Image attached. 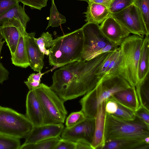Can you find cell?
Here are the masks:
<instances>
[{
	"label": "cell",
	"instance_id": "1",
	"mask_svg": "<svg viewBox=\"0 0 149 149\" xmlns=\"http://www.w3.org/2000/svg\"><path fill=\"white\" fill-rule=\"evenodd\" d=\"M111 52L88 61H76L62 67L54 72L50 88L64 102L85 95L101 79L100 69Z\"/></svg>",
	"mask_w": 149,
	"mask_h": 149
},
{
	"label": "cell",
	"instance_id": "2",
	"mask_svg": "<svg viewBox=\"0 0 149 149\" xmlns=\"http://www.w3.org/2000/svg\"><path fill=\"white\" fill-rule=\"evenodd\" d=\"M143 38L133 34L123 41L119 47L117 58L109 75H118L131 86H136L138 82V62Z\"/></svg>",
	"mask_w": 149,
	"mask_h": 149
},
{
	"label": "cell",
	"instance_id": "3",
	"mask_svg": "<svg viewBox=\"0 0 149 149\" xmlns=\"http://www.w3.org/2000/svg\"><path fill=\"white\" fill-rule=\"evenodd\" d=\"M131 86L120 76L110 74L105 76L80 100L81 110L86 117L95 118L98 107L102 103L115 93Z\"/></svg>",
	"mask_w": 149,
	"mask_h": 149
},
{
	"label": "cell",
	"instance_id": "4",
	"mask_svg": "<svg viewBox=\"0 0 149 149\" xmlns=\"http://www.w3.org/2000/svg\"><path fill=\"white\" fill-rule=\"evenodd\" d=\"M84 36L82 28L58 37L54 40L49 49V65L63 66L79 61L83 47Z\"/></svg>",
	"mask_w": 149,
	"mask_h": 149
},
{
	"label": "cell",
	"instance_id": "5",
	"mask_svg": "<svg viewBox=\"0 0 149 149\" xmlns=\"http://www.w3.org/2000/svg\"><path fill=\"white\" fill-rule=\"evenodd\" d=\"M105 135L106 140L121 139H144L149 137V126L136 116L134 120H128L107 113Z\"/></svg>",
	"mask_w": 149,
	"mask_h": 149
},
{
	"label": "cell",
	"instance_id": "6",
	"mask_svg": "<svg viewBox=\"0 0 149 149\" xmlns=\"http://www.w3.org/2000/svg\"><path fill=\"white\" fill-rule=\"evenodd\" d=\"M33 90L45 113L44 124H63L68 113L64 102L50 87L43 83Z\"/></svg>",
	"mask_w": 149,
	"mask_h": 149
},
{
	"label": "cell",
	"instance_id": "7",
	"mask_svg": "<svg viewBox=\"0 0 149 149\" xmlns=\"http://www.w3.org/2000/svg\"><path fill=\"white\" fill-rule=\"evenodd\" d=\"M33 127L26 115L0 106V134L19 139L25 138Z\"/></svg>",
	"mask_w": 149,
	"mask_h": 149
},
{
	"label": "cell",
	"instance_id": "8",
	"mask_svg": "<svg viewBox=\"0 0 149 149\" xmlns=\"http://www.w3.org/2000/svg\"><path fill=\"white\" fill-rule=\"evenodd\" d=\"M81 28L84 44L80 61H87L96 57L97 53L110 42L102 34L98 24L87 22Z\"/></svg>",
	"mask_w": 149,
	"mask_h": 149
},
{
	"label": "cell",
	"instance_id": "9",
	"mask_svg": "<svg viewBox=\"0 0 149 149\" xmlns=\"http://www.w3.org/2000/svg\"><path fill=\"white\" fill-rule=\"evenodd\" d=\"M111 15L130 34L143 38L149 36L140 11L133 3L123 10Z\"/></svg>",
	"mask_w": 149,
	"mask_h": 149
},
{
	"label": "cell",
	"instance_id": "10",
	"mask_svg": "<svg viewBox=\"0 0 149 149\" xmlns=\"http://www.w3.org/2000/svg\"><path fill=\"white\" fill-rule=\"evenodd\" d=\"M95 125L94 118L86 117L84 120L78 124L64 128L61 138L74 142L82 139L91 142L94 135Z\"/></svg>",
	"mask_w": 149,
	"mask_h": 149
},
{
	"label": "cell",
	"instance_id": "11",
	"mask_svg": "<svg viewBox=\"0 0 149 149\" xmlns=\"http://www.w3.org/2000/svg\"><path fill=\"white\" fill-rule=\"evenodd\" d=\"M63 124H49L33 126L25 137L24 144L59 137L64 129Z\"/></svg>",
	"mask_w": 149,
	"mask_h": 149
},
{
	"label": "cell",
	"instance_id": "12",
	"mask_svg": "<svg viewBox=\"0 0 149 149\" xmlns=\"http://www.w3.org/2000/svg\"><path fill=\"white\" fill-rule=\"evenodd\" d=\"M100 29L106 38L118 47L130 35L122 25L111 15L100 26Z\"/></svg>",
	"mask_w": 149,
	"mask_h": 149
},
{
	"label": "cell",
	"instance_id": "13",
	"mask_svg": "<svg viewBox=\"0 0 149 149\" xmlns=\"http://www.w3.org/2000/svg\"><path fill=\"white\" fill-rule=\"evenodd\" d=\"M26 116L33 126L44 124L45 114L41 103L34 90L28 92L26 100Z\"/></svg>",
	"mask_w": 149,
	"mask_h": 149
},
{
	"label": "cell",
	"instance_id": "14",
	"mask_svg": "<svg viewBox=\"0 0 149 149\" xmlns=\"http://www.w3.org/2000/svg\"><path fill=\"white\" fill-rule=\"evenodd\" d=\"M0 28L1 34L12 56L15 51L21 32L26 30V28L20 21L16 19L5 23Z\"/></svg>",
	"mask_w": 149,
	"mask_h": 149
},
{
	"label": "cell",
	"instance_id": "15",
	"mask_svg": "<svg viewBox=\"0 0 149 149\" xmlns=\"http://www.w3.org/2000/svg\"><path fill=\"white\" fill-rule=\"evenodd\" d=\"M34 32L25 34V44L29 66L34 71L41 72L44 62V54L41 52L35 42Z\"/></svg>",
	"mask_w": 149,
	"mask_h": 149
},
{
	"label": "cell",
	"instance_id": "16",
	"mask_svg": "<svg viewBox=\"0 0 149 149\" xmlns=\"http://www.w3.org/2000/svg\"><path fill=\"white\" fill-rule=\"evenodd\" d=\"M105 104L106 101L99 105L95 118L94 134L91 143L93 149H102L105 143V131L107 114Z\"/></svg>",
	"mask_w": 149,
	"mask_h": 149
},
{
	"label": "cell",
	"instance_id": "17",
	"mask_svg": "<svg viewBox=\"0 0 149 149\" xmlns=\"http://www.w3.org/2000/svg\"><path fill=\"white\" fill-rule=\"evenodd\" d=\"M109 99L113 100L134 112L140 107L134 86H131L118 91Z\"/></svg>",
	"mask_w": 149,
	"mask_h": 149
},
{
	"label": "cell",
	"instance_id": "18",
	"mask_svg": "<svg viewBox=\"0 0 149 149\" xmlns=\"http://www.w3.org/2000/svg\"><path fill=\"white\" fill-rule=\"evenodd\" d=\"M85 14V21L99 25L102 23L110 15L108 7L104 5L89 1Z\"/></svg>",
	"mask_w": 149,
	"mask_h": 149
},
{
	"label": "cell",
	"instance_id": "19",
	"mask_svg": "<svg viewBox=\"0 0 149 149\" xmlns=\"http://www.w3.org/2000/svg\"><path fill=\"white\" fill-rule=\"evenodd\" d=\"M144 139H121L106 140L102 149H148Z\"/></svg>",
	"mask_w": 149,
	"mask_h": 149
},
{
	"label": "cell",
	"instance_id": "20",
	"mask_svg": "<svg viewBox=\"0 0 149 149\" xmlns=\"http://www.w3.org/2000/svg\"><path fill=\"white\" fill-rule=\"evenodd\" d=\"M149 38L148 36L144 38L141 49L137 70L138 83L143 80L149 73Z\"/></svg>",
	"mask_w": 149,
	"mask_h": 149
},
{
	"label": "cell",
	"instance_id": "21",
	"mask_svg": "<svg viewBox=\"0 0 149 149\" xmlns=\"http://www.w3.org/2000/svg\"><path fill=\"white\" fill-rule=\"evenodd\" d=\"M26 32V30L21 32L15 51L11 58L13 64L24 68L29 66L25 38Z\"/></svg>",
	"mask_w": 149,
	"mask_h": 149
},
{
	"label": "cell",
	"instance_id": "22",
	"mask_svg": "<svg viewBox=\"0 0 149 149\" xmlns=\"http://www.w3.org/2000/svg\"><path fill=\"white\" fill-rule=\"evenodd\" d=\"M24 6H22L19 5V3L0 16V28L4 23L15 19L20 21L26 28L27 23L30 20V18L25 12Z\"/></svg>",
	"mask_w": 149,
	"mask_h": 149
},
{
	"label": "cell",
	"instance_id": "23",
	"mask_svg": "<svg viewBox=\"0 0 149 149\" xmlns=\"http://www.w3.org/2000/svg\"><path fill=\"white\" fill-rule=\"evenodd\" d=\"M140 106L149 110V73L141 82L135 86Z\"/></svg>",
	"mask_w": 149,
	"mask_h": 149
},
{
	"label": "cell",
	"instance_id": "24",
	"mask_svg": "<svg viewBox=\"0 0 149 149\" xmlns=\"http://www.w3.org/2000/svg\"><path fill=\"white\" fill-rule=\"evenodd\" d=\"M61 138H54L35 143L21 145L19 149H55Z\"/></svg>",
	"mask_w": 149,
	"mask_h": 149
},
{
	"label": "cell",
	"instance_id": "25",
	"mask_svg": "<svg viewBox=\"0 0 149 149\" xmlns=\"http://www.w3.org/2000/svg\"><path fill=\"white\" fill-rule=\"evenodd\" d=\"M34 40L41 52L44 55L48 56L50 53L49 49L53 43L52 35L48 32H43L40 37L34 38Z\"/></svg>",
	"mask_w": 149,
	"mask_h": 149
},
{
	"label": "cell",
	"instance_id": "26",
	"mask_svg": "<svg viewBox=\"0 0 149 149\" xmlns=\"http://www.w3.org/2000/svg\"><path fill=\"white\" fill-rule=\"evenodd\" d=\"M52 2L49 22L46 29L50 26L53 27H58L66 22L65 17L58 11L54 0H52Z\"/></svg>",
	"mask_w": 149,
	"mask_h": 149
},
{
	"label": "cell",
	"instance_id": "27",
	"mask_svg": "<svg viewBox=\"0 0 149 149\" xmlns=\"http://www.w3.org/2000/svg\"><path fill=\"white\" fill-rule=\"evenodd\" d=\"M133 3L139 9L149 33V0H134Z\"/></svg>",
	"mask_w": 149,
	"mask_h": 149
},
{
	"label": "cell",
	"instance_id": "28",
	"mask_svg": "<svg viewBox=\"0 0 149 149\" xmlns=\"http://www.w3.org/2000/svg\"><path fill=\"white\" fill-rule=\"evenodd\" d=\"M19 139L0 134V149H19Z\"/></svg>",
	"mask_w": 149,
	"mask_h": 149
},
{
	"label": "cell",
	"instance_id": "29",
	"mask_svg": "<svg viewBox=\"0 0 149 149\" xmlns=\"http://www.w3.org/2000/svg\"><path fill=\"white\" fill-rule=\"evenodd\" d=\"M117 103V110L112 115L117 118L126 120H133L135 119L136 116L134 111L118 103Z\"/></svg>",
	"mask_w": 149,
	"mask_h": 149
},
{
	"label": "cell",
	"instance_id": "30",
	"mask_svg": "<svg viewBox=\"0 0 149 149\" xmlns=\"http://www.w3.org/2000/svg\"><path fill=\"white\" fill-rule=\"evenodd\" d=\"M134 0H112L108 7L111 14L118 12L133 3Z\"/></svg>",
	"mask_w": 149,
	"mask_h": 149
},
{
	"label": "cell",
	"instance_id": "31",
	"mask_svg": "<svg viewBox=\"0 0 149 149\" xmlns=\"http://www.w3.org/2000/svg\"><path fill=\"white\" fill-rule=\"evenodd\" d=\"M86 118V117L81 110L72 113L66 119V127L69 128L73 126L84 121Z\"/></svg>",
	"mask_w": 149,
	"mask_h": 149
},
{
	"label": "cell",
	"instance_id": "32",
	"mask_svg": "<svg viewBox=\"0 0 149 149\" xmlns=\"http://www.w3.org/2000/svg\"><path fill=\"white\" fill-rule=\"evenodd\" d=\"M24 5L29 6L31 8L40 10L47 6L48 0H18Z\"/></svg>",
	"mask_w": 149,
	"mask_h": 149
},
{
	"label": "cell",
	"instance_id": "33",
	"mask_svg": "<svg viewBox=\"0 0 149 149\" xmlns=\"http://www.w3.org/2000/svg\"><path fill=\"white\" fill-rule=\"evenodd\" d=\"M19 3L18 0H0V16Z\"/></svg>",
	"mask_w": 149,
	"mask_h": 149
},
{
	"label": "cell",
	"instance_id": "34",
	"mask_svg": "<svg viewBox=\"0 0 149 149\" xmlns=\"http://www.w3.org/2000/svg\"><path fill=\"white\" fill-rule=\"evenodd\" d=\"M135 113L136 116L149 126V110L140 106L139 108L135 111Z\"/></svg>",
	"mask_w": 149,
	"mask_h": 149
},
{
	"label": "cell",
	"instance_id": "35",
	"mask_svg": "<svg viewBox=\"0 0 149 149\" xmlns=\"http://www.w3.org/2000/svg\"><path fill=\"white\" fill-rule=\"evenodd\" d=\"M76 142L61 138L55 149H76Z\"/></svg>",
	"mask_w": 149,
	"mask_h": 149
},
{
	"label": "cell",
	"instance_id": "36",
	"mask_svg": "<svg viewBox=\"0 0 149 149\" xmlns=\"http://www.w3.org/2000/svg\"><path fill=\"white\" fill-rule=\"evenodd\" d=\"M118 104L115 101L109 99L106 101L105 109L107 113L113 115L116 111Z\"/></svg>",
	"mask_w": 149,
	"mask_h": 149
},
{
	"label": "cell",
	"instance_id": "37",
	"mask_svg": "<svg viewBox=\"0 0 149 149\" xmlns=\"http://www.w3.org/2000/svg\"><path fill=\"white\" fill-rule=\"evenodd\" d=\"M76 143V149H93L91 143L85 139L79 140Z\"/></svg>",
	"mask_w": 149,
	"mask_h": 149
},
{
	"label": "cell",
	"instance_id": "38",
	"mask_svg": "<svg viewBox=\"0 0 149 149\" xmlns=\"http://www.w3.org/2000/svg\"><path fill=\"white\" fill-rule=\"evenodd\" d=\"M9 72L1 63H0V84L8 79Z\"/></svg>",
	"mask_w": 149,
	"mask_h": 149
},
{
	"label": "cell",
	"instance_id": "39",
	"mask_svg": "<svg viewBox=\"0 0 149 149\" xmlns=\"http://www.w3.org/2000/svg\"><path fill=\"white\" fill-rule=\"evenodd\" d=\"M44 74L41 72H38L37 74L32 73L31 74L27 79V81L30 82L38 81L40 82L41 78Z\"/></svg>",
	"mask_w": 149,
	"mask_h": 149
},
{
	"label": "cell",
	"instance_id": "40",
	"mask_svg": "<svg viewBox=\"0 0 149 149\" xmlns=\"http://www.w3.org/2000/svg\"><path fill=\"white\" fill-rule=\"evenodd\" d=\"M24 83L29 90H33L38 87L40 84V82L38 81L30 82L27 81H25Z\"/></svg>",
	"mask_w": 149,
	"mask_h": 149
},
{
	"label": "cell",
	"instance_id": "41",
	"mask_svg": "<svg viewBox=\"0 0 149 149\" xmlns=\"http://www.w3.org/2000/svg\"><path fill=\"white\" fill-rule=\"evenodd\" d=\"M112 0H90L89 1L104 5L108 7Z\"/></svg>",
	"mask_w": 149,
	"mask_h": 149
},
{
	"label": "cell",
	"instance_id": "42",
	"mask_svg": "<svg viewBox=\"0 0 149 149\" xmlns=\"http://www.w3.org/2000/svg\"><path fill=\"white\" fill-rule=\"evenodd\" d=\"M145 142L148 144H149V137H147L144 139Z\"/></svg>",
	"mask_w": 149,
	"mask_h": 149
},
{
	"label": "cell",
	"instance_id": "43",
	"mask_svg": "<svg viewBox=\"0 0 149 149\" xmlns=\"http://www.w3.org/2000/svg\"><path fill=\"white\" fill-rule=\"evenodd\" d=\"M5 42V41H3L1 42V43L0 44V53H1V50L2 48V47H3V45L4 43Z\"/></svg>",
	"mask_w": 149,
	"mask_h": 149
},
{
	"label": "cell",
	"instance_id": "44",
	"mask_svg": "<svg viewBox=\"0 0 149 149\" xmlns=\"http://www.w3.org/2000/svg\"><path fill=\"white\" fill-rule=\"evenodd\" d=\"M3 39V37L1 34V28H0V44L2 42V40Z\"/></svg>",
	"mask_w": 149,
	"mask_h": 149
},
{
	"label": "cell",
	"instance_id": "45",
	"mask_svg": "<svg viewBox=\"0 0 149 149\" xmlns=\"http://www.w3.org/2000/svg\"><path fill=\"white\" fill-rule=\"evenodd\" d=\"M78 1H86L87 2H88L90 0H77Z\"/></svg>",
	"mask_w": 149,
	"mask_h": 149
}]
</instances>
